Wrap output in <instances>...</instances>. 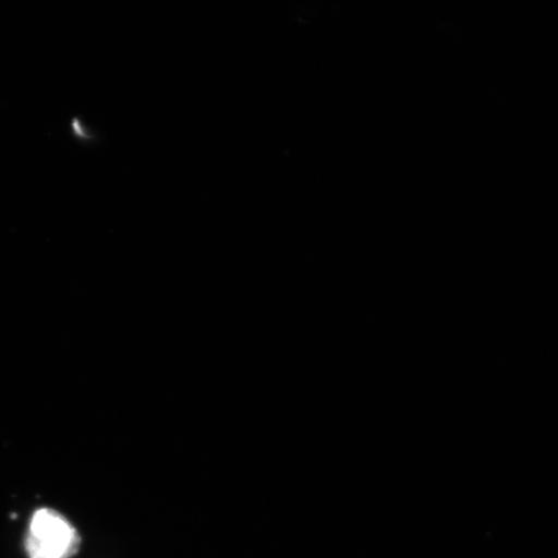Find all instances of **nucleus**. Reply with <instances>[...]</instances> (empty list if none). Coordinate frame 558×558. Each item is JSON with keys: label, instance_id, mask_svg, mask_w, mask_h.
Segmentation results:
<instances>
[{"label": "nucleus", "instance_id": "obj_1", "mask_svg": "<svg viewBox=\"0 0 558 558\" xmlns=\"http://www.w3.org/2000/svg\"><path fill=\"white\" fill-rule=\"evenodd\" d=\"M80 543L78 533L64 515L48 508L33 514L25 542L29 558H69Z\"/></svg>", "mask_w": 558, "mask_h": 558}]
</instances>
